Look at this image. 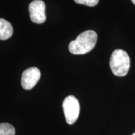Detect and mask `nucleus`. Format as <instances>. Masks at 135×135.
<instances>
[{
	"mask_svg": "<svg viewBox=\"0 0 135 135\" xmlns=\"http://www.w3.org/2000/svg\"><path fill=\"white\" fill-rule=\"evenodd\" d=\"M97 38L95 31L87 30L78 35L75 40L70 42L69 50L73 55H84L89 53L95 46Z\"/></svg>",
	"mask_w": 135,
	"mask_h": 135,
	"instance_id": "f257e3e1",
	"label": "nucleus"
},
{
	"mask_svg": "<svg viewBox=\"0 0 135 135\" xmlns=\"http://www.w3.org/2000/svg\"><path fill=\"white\" fill-rule=\"evenodd\" d=\"M113 73L117 76H124L130 68V58L125 51L117 49L113 52L109 61Z\"/></svg>",
	"mask_w": 135,
	"mask_h": 135,
	"instance_id": "f03ea898",
	"label": "nucleus"
},
{
	"mask_svg": "<svg viewBox=\"0 0 135 135\" xmlns=\"http://www.w3.org/2000/svg\"><path fill=\"white\" fill-rule=\"evenodd\" d=\"M63 108L66 123L68 124H74L80 111V103L76 98L72 95L66 97L63 102Z\"/></svg>",
	"mask_w": 135,
	"mask_h": 135,
	"instance_id": "7ed1b4c3",
	"label": "nucleus"
},
{
	"mask_svg": "<svg viewBox=\"0 0 135 135\" xmlns=\"http://www.w3.org/2000/svg\"><path fill=\"white\" fill-rule=\"evenodd\" d=\"M45 4L42 0H34L30 4L29 11L31 21L37 24H42L46 21Z\"/></svg>",
	"mask_w": 135,
	"mask_h": 135,
	"instance_id": "20e7f679",
	"label": "nucleus"
},
{
	"mask_svg": "<svg viewBox=\"0 0 135 135\" xmlns=\"http://www.w3.org/2000/svg\"><path fill=\"white\" fill-rule=\"evenodd\" d=\"M41 77V73L38 68H30L23 71L21 76V86L26 90H30L35 87Z\"/></svg>",
	"mask_w": 135,
	"mask_h": 135,
	"instance_id": "39448f33",
	"label": "nucleus"
},
{
	"mask_svg": "<svg viewBox=\"0 0 135 135\" xmlns=\"http://www.w3.org/2000/svg\"><path fill=\"white\" fill-rule=\"evenodd\" d=\"M13 34V28L11 23L6 20L0 18V40H6Z\"/></svg>",
	"mask_w": 135,
	"mask_h": 135,
	"instance_id": "423d86ee",
	"label": "nucleus"
},
{
	"mask_svg": "<svg viewBox=\"0 0 135 135\" xmlns=\"http://www.w3.org/2000/svg\"><path fill=\"white\" fill-rule=\"evenodd\" d=\"M15 129L13 126L7 123H0V135H15Z\"/></svg>",
	"mask_w": 135,
	"mask_h": 135,
	"instance_id": "0eeeda50",
	"label": "nucleus"
},
{
	"mask_svg": "<svg viewBox=\"0 0 135 135\" xmlns=\"http://www.w3.org/2000/svg\"><path fill=\"white\" fill-rule=\"evenodd\" d=\"M74 1L78 4L86 5L91 7L96 6L99 2V0H74Z\"/></svg>",
	"mask_w": 135,
	"mask_h": 135,
	"instance_id": "6e6552de",
	"label": "nucleus"
},
{
	"mask_svg": "<svg viewBox=\"0 0 135 135\" xmlns=\"http://www.w3.org/2000/svg\"><path fill=\"white\" fill-rule=\"evenodd\" d=\"M131 1H132V2H133V4H135V0H131Z\"/></svg>",
	"mask_w": 135,
	"mask_h": 135,
	"instance_id": "1a4fd4ad",
	"label": "nucleus"
},
{
	"mask_svg": "<svg viewBox=\"0 0 135 135\" xmlns=\"http://www.w3.org/2000/svg\"><path fill=\"white\" fill-rule=\"evenodd\" d=\"M131 135H135V132H134V133H133V134H131Z\"/></svg>",
	"mask_w": 135,
	"mask_h": 135,
	"instance_id": "9d476101",
	"label": "nucleus"
}]
</instances>
